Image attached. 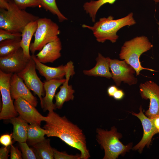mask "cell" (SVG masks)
Returning a JSON list of instances; mask_svg holds the SVG:
<instances>
[{
    "label": "cell",
    "instance_id": "8",
    "mask_svg": "<svg viewBox=\"0 0 159 159\" xmlns=\"http://www.w3.org/2000/svg\"><path fill=\"white\" fill-rule=\"evenodd\" d=\"M13 74L6 73L0 70V91L2 106L0 113V120H7L16 117V111L10 91V81Z\"/></svg>",
    "mask_w": 159,
    "mask_h": 159
},
{
    "label": "cell",
    "instance_id": "1",
    "mask_svg": "<svg viewBox=\"0 0 159 159\" xmlns=\"http://www.w3.org/2000/svg\"><path fill=\"white\" fill-rule=\"evenodd\" d=\"M43 128L48 137L59 138L66 144L80 152L81 159L90 157L85 137L82 129L65 116H60L54 111L49 112Z\"/></svg>",
    "mask_w": 159,
    "mask_h": 159
},
{
    "label": "cell",
    "instance_id": "36",
    "mask_svg": "<svg viewBox=\"0 0 159 159\" xmlns=\"http://www.w3.org/2000/svg\"><path fill=\"white\" fill-rule=\"evenodd\" d=\"M151 118L152 119L155 126L158 130L159 128V115H157Z\"/></svg>",
    "mask_w": 159,
    "mask_h": 159
},
{
    "label": "cell",
    "instance_id": "19",
    "mask_svg": "<svg viewBox=\"0 0 159 159\" xmlns=\"http://www.w3.org/2000/svg\"><path fill=\"white\" fill-rule=\"evenodd\" d=\"M96 61L95 66L90 69L84 70V74L89 76L104 77L108 79L112 78L108 57H105L99 53Z\"/></svg>",
    "mask_w": 159,
    "mask_h": 159
},
{
    "label": "cell",
    "instance_id": "34",
    "mask_svg": "<svg viewBox=\"0 0 159 159\" xmlns=\"http://www.w3.org/2000/svg\"><path fill=\"white\" fill-rule=\"evenodd\" d=\"M124 96V93L123 90L118 89L114 94L113 97L115 100H120L122 99Z\"/></svg>",
    "mask_w": 159,
    "mask_h": 159
},
{
    "label": "cell",
    "instance_id": "7",
    "mask_svg": "<svg viewBox=\"0 0 159 159\" xmlns=\"http://www.w3.org/2000/svg\"><path fill=\"white\" fill-rule=\"evenodd\" d=\"M110 69L116 86H120L122 82L129 85L136 84L138 79L134 74L135 69L124 60L112 59L108 57Z\"/></svg>",
    "mask_w": 159,
    "mask_h": 159
},
{
    "label": "cell",
    "instance_id": "33",
    "mask_svg": "<svg viewBox=\"0 0 159 159\" xmlns=\"http://www.w3.org/2000/svg\"><path fill=\"white\" fill-rule=\"evenodd\" d=\"M9 147H3L0 149V159H7L8 158Z\"/></svg>",
    "mask_w": 159,
    "mask_h": 159
},
{
    "label": "cell",
    "instance_id": "18",
    "mask_svg": "<svg viewBox=\"0 0 159 159\" xmlns=\"http://www.w3.org/2000/svg\"><path fill=\"white\" fill-rule=\"evenodd\" d=\"M31 57L35 62L36 69L46 80L63 79L65 76V65H61L56 67H50L39 62L34 54H32Z\"/></svg>",
    "mask_w": 159,
    "mask_h": 159
},
{
    "label": "cell",
    "instance_id": "37",
    "mask_svg": "<svg viewBox=\"0 0 159 159\" xmlns=\"http://www.w3.org/2000/svg\"><path fill=\"white\" fill-rule=\"evenodd\" d=\"M154 1L155 3H157L159 2V0H153Z\"/></svg>",
    "mask_w": 159,
    "mask_h": 159
},
{
    "label": "cell",
    "instance_id": "2",
    "mask_svg": "<svg viewBox=\"0 0 159 159\" xmlns=\"http://www.w3.org/2000/svg\"><path fill=\"white\" fill-rule=\"evenodd\" d=\"M39 17L19 8L12 0H0V29L21 33Z\"/></svg>",
    "mask_w": 159,
    "mask_h": 159
},
{
    "label": "cell",
    "instance_id": "38",
    "mask_svg": "<svg viewBox=\"0 0 159 159\" xmlns=\"http://www.w3.org/2000/svg\"><path fill=\"white\" fill-rule=\"evenodd\" d=\"M159 27H158V33H159V24L158 25Z\"/></svg>",
    "mask_w": 159,
    "mask_h": 159
},
{
    "label": "cell",
    "instance_id": "10",
    "mask_svg": "<svg viewBox=\"0 0 159 159\" xmlns=\"http://www.w3.org/2000/svg\"><path fill=\"white\" fill-rule=\"evenodd\" d=\"M139 87L141 97L150 101L149 108L145 112L146 116L153 118L159 115V85L149 80L141 83Z\"/></svg>",
    "mask_w": 159,
    "mask_h": 159
},
{
    "label": "cell",
    "instance_id": "39",
    "mask_svg": "<svg viewBox=\"0 0 159 159\" xmlns=\"http://www.w3.org/2000/svg\"><path fill=\"white\" fill-rule=\"evenodd\" d=\"M158 132H159V128L158 129Z\"/></svg>",
    "mask_w": 159,
    "mask_h": 159
},
{
    "label": "cell",
    "instance_id": "22",
    "mask_svg": "<svg viewBox=\"0 0 159 159\" xmlns=\"http://www.w3.org/2000/svg\"><path fill=\"white\" fill-rule=\"evenodd\" d=\"M32 146L38 159H54L53 148L50 145L49 139H45Z\"/></svg>",
    "mask_w": 159,
    "mask_h": 159
},
{
    "label": "cell",
    "instance_id": "30",
    "mask_svg": "<svg viewBox=\"0 0 159 159\" xmlns=\"http://www.w3.org/2000/svg\"><path fill=\"white\" fill-rule=\"evenodd\" d=\"M53 156L55 159H80L81 155H69L65 152H60L53 148Z\"/></svg>",
    "mask_w": 159,
    "mask_h": 159
},
{
    "label": "cell",
    "instance_id": "26",
    "mask_svg": "<svg viewBox=\"0 0 159 159\" xmlns=\"http://www.w3.org/2000/svg\"><path fill=\"white\" fill-rule=\"evenodd\" d=\"M39 1L40 5L44 9L56 15L60 22L68 19L59 9L56 0H39Z\"/></svg>",
    "mask_w": 159,
    "mask_h": 159
},
{
    "label": "cell",
    "instance_id": "25",
    "mask_svg": "<svg viewBox=\"0 0 159 159\" xmlns=\"http://www.w3.org/2000/svg\"><path fill=\"white\" fill-rule=\"evenodd\" d=\"M21 39H10L0 42V57L13 53L20 48Z\"/></svg>",
    "mask_w": 159,
    "mask_h": 159
},
{
    "label": "cell",
    "instance_id": "27",
    "mask_svg": "<svg viewBox=\"0 0 159 159\" xmlns=\"http://www.w3.org/2000/svg\"><path fill=\"white\" fill-rule=\"evenodd\" d=\"M22 152V157L24 159H38L33 149L30 148L26 142L19 143Z\"/></svg>",
    "mask_w": 159,
    "mask_h": 159
},
{
    "label": "cell",
    "instance_id": "29",
    "mask_svg": "<svg viewBox=\"0 0 159 159\" xmlns=\"http://www.w3.org/2000/svg\"><path fill=\"white\" fill-rule=\"evenodd\" d=\"M21 33H14L0 29V42L7 39H21Z\"/></svg>",
    "mask_w": 159,
    "mask_h": 159
},
{
    "label": "cell",
    "instance_id": "32",
    "mask_svg": "<svg viewBox=\"0 0 159 159\" xmlns=\"http://www.w3.org/2000/svg\"><path fill=\"white\" fill-rule=\"evenodd\" d=\"M10 159H21L22 154L17 147H15L12 144L11 145Z\"/></svg>",
    "mask_w": 159,
    "mask_h": 159
},
{
    "label": "cell",
    "instance_id": "3",
    "mask_svg": "<svg viewBox=\"0 0 159 159\" xmlns=\"http://www.w3.org/2000/svg\"><path fill=\"white\" fill-rule=\"evenodd\" d=\"M136 23L133 13L131 12L118 19H114V17L111 15L101 18L93 26L83 24L82 26L92 31L98 42L103 43L108 40L114 43L118 39L117 32L119 30L126 26H132Z\"/></svg>",
    "mask_w": 159,
    "mask_h": 159
},
{
    "label": "cell",
    "instance_id": "14",
    "mask_svg": "<svg viewBox=\"0 0 159 159\" xmlns=\"http://www.w3.org/2000/svg\"><path fill=\"white\" fill-rule=\"evenodd\" d=\"M10 91L12 99L21 97L36 107L37 98L34 96L24 83L23 80L17 74H13L10 81Z\"/></svg>",
    "mask_w": 159,
    "mask_h": 159
},
{
    "label": "cell",
    "instance_id": "20",
    "mask_svg": "<svg viewBox=\"0 0 159 159\" xmlns=\"http://www.w3.org/2000/svg\"><path fill=\"white\" fill-rule=\"evenodd\" d=\"M9 120L13 126L12 138L19 143L26 142L29 125L28 123L20 115L11 118Z\"/></svg>",
    "mask_w": 159,
    "mask_h": 159
},
{
    "label": "cell",
    "instance_id": "11",
    "mask_svg": "<svg viewBox=\"0 0 159 159\" xmlns=\"http://www.w3.org/2000/svg\"><path fill=\"white\" fill-rule=\"evenodd\" d=\"M29 60L21 48L13 53L0 57V70L6 73L17 74L25 67Z\"/></svg>",
    "mask_w": 159,
    "mask_h": 159
},
{
    "label": "cell",
    "instance_id": "35",
    "mask_svg": "<svg viewBox=\"0 0 159 159\" xmlns=\"http://www.w3.org/2000/svg\"><path fill=\"white\" fill-rule=\"evenodd\" d=\"M118 89L117 86L115 85H113L109 86L107 90L108 95L110 97H113L114 94Z\"/></svg>",
    "mask_w": 159,
    "mask_h": 159
},
{
    "label": "cell",
    "instance_id": "9",
    "mask_svg": "<svg viewBox=\"0 0 159 159\" xmlns=\"http://www.w3.org/2000/svg\"><path fill=\"white\" fill-rule=\"evenodd\" d=\"M36 69L35 62L31 57L25 67L17 74L23 80L28 88L38 96L41 103L42 96L45 95L44 82L38 76Z\"/></svg>",
    "mask_w": 159,
    "mask_h": 159
},
{
    "label": "cell",
    "instance_id": "13",
    "mask_svg": "<svg viewBox=\"0 0 159 159\" xmlns=\"http://www.w3.org/2000/svg\"><path fill=\"white\" fill-rule=\"evenodd\" d=\"M65 80L62 85L60 86V90L55 95L56 108L61 109L66 102L72 100L74 97L75 91L71 85H69V81L70 77L75 74L73 62L71 61L65 65Z\"/></svg>",
    "mask_w": 159,
    "mask_h": 159
},
{
    "label": "cell",
    "instance_id": "23",
    "mask_svg": "<svg viewBox=\"0 0 159 159\" xmlns=\"http://www.w3.org/2000/svg\"><path fill=\"white\" fill-rule=\"evenodd\" d=\"M46 131L40 125L30 124L28 129L26 141L30 145H33L44 140Z\"/></svg>",
    "mask_w": 159,
    "mask_h": 159
},
{
    "label": "cell",
    "instance_id": "17",
    "mask_svg": "<svg viewBox=\"0 0 159 159\" xmlns=\"http://www.w3.org/2000/svg\"><path fill=\"white\" fill-rule=\"evenodd\" d=\"M62 49L61 42L59 37L46 44L35 55L37 59L43 64L53 63L61 57Z\"/></svg>",
    "mask_w": 159,
    "mask_h": 159
},
{
    "label": "cell",
    "instance_id": "5",
    "mask_svg": "<svg viewBox=\"0 0 159 159\" xmlns=\"http://www.w3.org/2000/svg\"><path fill=\"white\" fill-rule=\"evenodd\" d=\"M96 132L97 141L104 150V159H116L131 148V144L125 145L120 141L121 135L115 127L110 131L97 128Z\"/></svg>",
    "mask_w": 159,
    "mask_h": 159
},
{
    "label": "cell",
    "instance_id": "6",
    "mask_svg": "<svg viewBox=\"0 0 159 159\" xmlns=\"http://www.w3.org/2000/svg\"><path fill=\"white\" fill-rule=\"evenodd\" d=\"M37 22L34 40L30 46V51L32 54L37 51H40L48 43L56 39L60 33L58 25L50 19L39 18Z\"/></svg>",
    "mask_w": 159,
    "mask_h": 159
},
{
    "label": "cell",
    "instance_id": "21",
    "mask_svg": "<svg viewBox=\"0 0 159 159\" xmlns=\"http://www.w3.org/2000/svg\"><path fill=\"white\" fill-rule=\"evenodd\" d=\"M37 25V20L30 22L26 25L21 33V47L24 56L29 59L31 58L29 52L31 40L36 30Z\"/></svg>",
    "mask_w": 159,
    "mask_h": 159
},
{
    "label": "cell",
    "instance_id": "24",
    "mask_svg": "<svg viewBox=\"0 0 159 159\" xmlns=\"http://www.w3.org/2000/svg\"><path fill=\"white\" fill-rule=\"evenodd\" d=\"M117 0H91L85 3L83 7L86 13L89 14L92 21H95L97 12L100 8L104 4L108 3L112 4Z\"/></svg>",
    "mask_w": 159,
    "mask_h": 159
},
{
    "label": "cell",
    "instance_id": "16",
    "mask_svg": "<svg viewBox=\"0 0 159 159\" xmlns=\"http://www.w3.org/2000/svg\"><path fill=\"white\" fill-rule=\"evenodd\" d=\"M65 80V78L45 80L44 82V88L45 95L42 98L40 103L41 107L44 111L49 112L54 111L56 109L53 99L55 95L57 89L62 85Z\"/></svg>",
    "mask_w": 159,
    "mask_h": 159
},
{
    "label": "cell",
    "instance_id": "12",
    "mask_svg": "<svg viewBox=\"0 0 159 159\" xmlns=\"http://www.w3.org/2000/svg\"><path fill=\"white\" fill-rule=\"evenodd\" d=\"M14 103L19 115L30 124L40 125L42 121H46L47 116H43L35 107L24 99L18 97L15 100Z\"/></svg>",
    "mask_w": 159,
    "mask_h": 159
},
{
    "label": "cell",
    "instance_id": "28",
    "mask_svg": "<svg viewBox=\"0 0 159 159\" xmlns=\"http://www.w3.org/2000/svg\"><path fill=\"white\" fill-rule=\"evenodd\" d=\"M20 9H25L28 7H34L40 5L39 0H12Z\"/></svg>",
    "mask_w": 159,
    "mask_h": 159
},
{
    "label": "cell",
    "instance_id": "4",
    "mask_svg": "<svg viewBox=\"0 0 159 159\" xmlns=\"http://www.w3.org/2000/svg\"><path fill=\"white\" fill-rule=\"evenodd\" d=\"M153 47V44L147 37H137L124 42L121 48L119 57L133 67L137 76L139 75L140 72L143 70L155 71L142 67L140 60L141 55Z\"/></svg>",
    "mask_w": 159,
    "mask_h": 159
},
{
    "label": "cell",
    "instance_id": "15",
    "mask_svg": "<svg viewBox=\"0 0 159 159\" xmlns=\"http://www.w3.org/2000/svg\"><path fill=\"white\" fill-rule=\"evenodd\" d=\"M139 110V113H132V114L137 117L141 121L144 130L143 135L141 140L133 149L135 150H138L141 152L146 145H149L153 137L158 132L152 119L146 116L143 113L141 106Z\"/></svg>",
    "mask_w": 159,
    "mask_h": 159
},
{
    "label": "cell",
    "instance_id": "31",
    "mask_svg": "<svg viewBox=\"0 0 159 159\" xmlns=\"http://www.w3.org/2000/svg\"><path fill=\"white\" fill-rule=\"evenodd\" d=\"M12 134H5L1 136L0 138V143L5 147H9L12 144Z\"/></svg>",
    "mask_w": 159,
    "mask_h": 159
}]
</instances>
